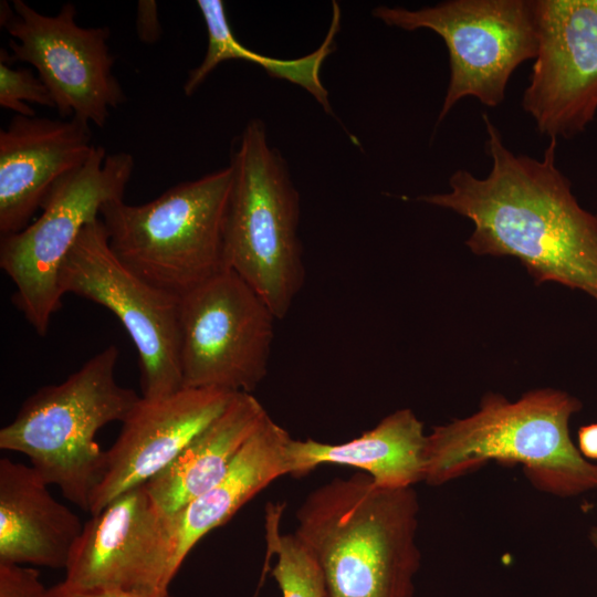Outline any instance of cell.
Returning a JSON list of instances; mask_svg holds the SVG:
<instances>
[{
    "mask_svg": "<svg viewBox=\"0 0 597 597\" xmlns=\"http://www.w3.org/2000/svg\"><path fill=\"white\" fill-rule=\"evenodd\" d=\"M134 169L125 151L106 154L95 145L86 161L49 191L38 219L1 237L0 266L15 286L12 302L39 335L62 306L61 266L85 226L103 206L123 199Z\"/></svg>",
    "mask_w": 597,
    "mask_h": 597,
    "instance_id": "52a82bcc",
    "label": "cell"
},
{
    "mask_svg": "<svg viewBox=\"0 0 597 597\" xmlns=\"http://www.w3.org/2000/svg\"><path fill=\"white\" fill-rule=\"evenodd\" d=\"M582 408L578 398L555 388L533 389L515 401L488 392L475 412L427 434L423 481L442 485L498 462L521 464L535 489L555 496L597 490V463L580 454L569 431Z\"/></svg>",
    "mask_w": 597,
    "mask_h": 597,
    "instance_id": "3957f363",
    "label": "cell"
},
{
    "mask_svg": "<svg viewBox=\"0 0 597 597\" xmlns=\"http://www.w3.org/2000/svg\"><path fill=\"white\" fill-rule=\"evenodd\" d=\"M46 597H172L169 590L158 593L127 591L118 589L81 590L60 582L48 588Z\"/></svg>",
    "mask_w": 597,
    "mask_h": 597,
    "instance_id": "cb8c5ba5",
    "label": "cell"
},
{
    "mask_svg": "<svg viewBox=\"0 0 597 597\" xmlns=\"http://www.w3.org/2000/svg\"><path fill=\"white\" fill-rule=\"evenodd\" d=\"M32 467L0 459V564L65 568L83 525Z\"/></svg>",
    "mask_w": 597,
    "mask_h": 597,
    "instance_id": "2e32d148",
    "label": "cell"
},
{
    "mask_svg": "<svg viewBox=\"0 0 597 597\" xmlns=\"http://www.w3.org/2000/svg\"><path fill=\"white\" fill-rule=\"evenodd\" d=\"M418 516L415 488H381L358 473L311 491L293 534L320 567L324 597H413Z\"/></svg>",
    "mask_w": 597,
    "mask_h": 597,
    "instance_id": "7a4b0ae2",
    "label": "cell"
},
{
    "mask_svg": "<svg viewBox=\"0 0 597 597\" xmlns=\"http://www.w3.org/2000/svg\"><path fill=\"white\" fill-rule=\"evenodd\" d=\"M171 558L169 515L140 484L83 525L62 582L81 590L166 591L176 576Z\"/></svg>",
    "mask_w": 597,
    "mask_h": 597,
    "instance_id": "4fadbf2b",
    "label": "cell"
},
{
    "mask_svg": "<svg viewBox=\"0 0 597 597\" xmlns=\"http://www.w3.org/2000/svg\"><path fill=\"white\" fill-rule=\"evenodd\" d=\"M283 510L282 503L269 502L265 507V555L275 557L270 573L282 597H324L323 577L313 556L294 534L280 531Z\"/></svg>",
    "mask_w": 597,
    "mask_h": 597,
    "instance_id": "44dd1931",
    "label": "cell"
},
{
    "mask_svg": "<svg viewBox=\"0 0 597 597\" xmlns=\"http://www.w3.org/2000/svg\"><path fill=\"white\" fill-rule=\"evenodd\" d=\"M234 394L181 388L161 398L140 397L105 451L104 473L91 498V515L167 468L224 410Z\"/></svg>",
    "mask_w": 597,
    "mask_h": 597,
    "instance_id": "5bb4252c",
    "label": "cell"
},
{
    "mask_svg": "<svg viewBox=\"0 0 597 597\" xmlns=\"http://www.w3.org/2000/svg\"><path fill=\"white\" fill-rule=\"evenodd\" d=\"M137 33L143 42L153 43L160 34L155 1H139L137 9Z\"/></svg>",
    "mask_w": 597,
    "mask_h": 597,
    "instance_id": "d4e9b609",
    "label": "cell"
},
{
    "mask_svg": "<svg viewBox=\"0 0 597 597\" xmlns=\"http://www.w3.org/2000/svg\"><path fill=\"white\" fill-rule=\"evenodd\" d=\"M292 437L269 415L242 447L227 473L210 489L169 515L172 569L209 532L226 524L271 482L290 474Z\"/></svg>",
    "mask_w": 597,
    "mask_h": 597,
    "instance_id": "e0dca14e",
    "label": "cell"
},
{
    "mask_svg": "<svg viewBox=\"0 0 597 597\" xmlns=\"http://www.w3.org/2000/svg\"><path fill=\"white\" fill-rule=\"evenodd\" d=\"M275 316L231 270L180 296L182 388L251 394L268 373Z\"/></svg>",
    "mask_w": 597,
    "mask_h": 597,
    "instance_id": "30bf717a",
    "label": "cell"
},
{
    "mask_svg": "<svg viewBox=\"0 0 597 597\" xmlns=\"http://www.w3.org/2000/svg\"><path fill=\"white\" fill-rule=\"evenodd\" d=\"M537 52L522 107L540 134L572 138L597 114V0H532Z\"/></svg>",
    "mask_w": 597,
    "mask_h": 597,
    "instance_id": "7c38bea8",
    "label": "cell"
},
{
    "mask_svg": "<svg viewBox=\"0 0 597 597\" xmlns=\"http://www.w3.org/2000/svg\"><path fill=\"white\" fill-rule=\"evenodd\" d=\"M0 8L1 25L13 38L12 55L1 49L0 59L34 66L61 117L103 128L109 109L126 100L113 72L109 29L80 27L72 3L55 15L42 14L23 0H13L12 7L2 1Z\"/></svg>",
    "mask_w": 597,
    "mask_h": 597,
    "instance_id": "8fae6325",
    "label": "cell"
},
{
    "mask_svg": "<svg viewBox=\"0 0 597 597\" xmlns=\"http://www.w3.org/2000/svg\"><path fill=\"white\" fill-rule=\"evenodd\" d=\"M426 440L422 421L411 409L402 408L343 443L292 438L287 449L290 474L298 478L321 464H339L364 471L381 488H413L425 479Z\"/></svg>",
    "mask_w": 597,
    "mask_h": 597,
    "instance_id": "ac0fdd59",
    "label": "cell"
},
{
    "mask_svg": "<svg viewBox=\"0 0 597 597\" xmlns=\"http://www.w3.org/2000/svg\"><path fill=\"white\" fill-rule=\"evenodd\" d=\"M208 34L207 51L202 62L192 69L184 84V93L192 95L206 81L209 74L223 61L243 60L255 63L276 78L290 81L302 86L331 112L328 94L321 82L320 70L326 56L335 50V35L339 29L341 11L334 2V14L325 40L316 51L294 60H280L259 54L244 45L234 36L230 27L226 7L221 0H198Z\"/></svg>",
    "mask_w": 597,
    "mask_h": 597,
    "instance_id": "ffe728a7",
    "label": "cell"
},
{
    "mask_svg": "<svg viewBox=\"0 0 597 597\" xmlns=\"http://www.w3.org/2000/svg\"><path fill=\"white\" fill-rule=\"evenodd\" d=\"M232 188L229 165L143 205L109 201L100 213L109 247L142 279L180 297L226 270Z\"/></svg>",
    "mask_w": 597,
    "mask_h": 597,
    "instance_id": "5b68a950",
    "label": "cell"
},
{
    "mask_svg": "<svg viewBox=\"0 0 597 597\" xmlns=\"http://www.w3.org/2000/svg\"><path fill=\"white\" fill-rule=\"evenodd\" d=\"M260 587H261V585L259 584V586H258V589L255 590V593H254V596H253V597H258V595H259V589H260Z\"/></svg>",
    "mask_w": 597,
    "mask_h": 597,
    "instance_id": "83f0119b",
    "label": "cell"
},
{
    "mask_svg": "<svg viewBox=\"0 0 597 597\" xmlns=\"http://www.w3.org/2000/svg\"><path fill=\"white\" fill-rule=\"evenodd\" d=\"M46 591L35 568L0 564V597H46Z\"/></svg>",
    "mask_w": 597,
    "mask_h": 597,
    "instance_id": "603a6c76",
    "label": "cell"
},
{
    "mask_svg": "<svg viewBox=\"0 0 597 597\" xmlns=\"http://www.w3.org/2000/svg\"><path fill=\"white\" fill-rule=\"evenodd\" d=\"M577 449L588 461H597V422L582 426L577 431Z\"/></svg>",
    "mask_w": 597,
    "mask_h": 597,
    "instance_id": "484cf974",
    "label": "cell"
},
{
    "mask_svg": "<svg viewBox=\"0 0 597 597\" xmlns=\"http://www.w3.org/2000/svg\"><path fill=\"white\" fill-rule=\"evenodd\" d=\"M482 118L492 160L488 176L455 170L448 192L418 200L469 219L472 253L514 258L536 284L578 290L597 304V214L579 205L557 167V139L549 138L542 159L515 154L489 115Z\"/></svg>",
    "mask_w": 597,
    "mask_h": 597,
    "instance_id": "6da1fadb",
    "label": "cell"
},
{
    "mask_svg": "<svg viewBox=\"0 0 597 597\" xmlns=\"http://www.w3.org/2000/svg\"><path fill=\"white\" fill-rule=\"evenodd\" d=\"M27 103L54 107L51 93L29 69H12L0 59V106L17 115L35 116Z\"/></svg>",
    "mask_w": 597,
    "mask_h": 597,
    "instance_id": "7402d4cb",
    "label": "cell"
},
{
    "mask_svg": "<svg viewBox=\"0 0 597 597\" xmlns=\"http://www.w3.org/2000/svg\"><path fill=\"white\" fill-rule=\"evenodd\" d=\"M233 169L226 269L237 273L285 317L305 281L298 238L300 196L280 151L270 146L261 119L248 122L232 153Z\"/></svg>",
    "mask_w": 597,
    "mask_h": 597,
    "instance_id": "8992f818",
    "label": "cell"
},
{
    "mask_svg": "<svg viewBox=\"0 0 597 597\" xmlns=\"http://www.w3.org/2000/svg\"><path fill=\"white\" fill-rule=\"evenodd\" d=\"M588 540H589L590 544L593 545V547L597 552V525L590 527V530L588 532Z\"/></svg>",
    "mask_w": 597,
    "mask_h": 597,
    "instance_id": "4316f807",
    "label": "cell"
},
{
    "mask_svg": "<svg viewBox=\"0 0 597 597\" xmlns=\"http://www.w3.org/2000/svg\"><path fill=\"white\" fill-rule=\"evenodd\" d=\"M268 415L252 394L235 392L176 460L145 483L157 505L172 514L214 485Z\"/></svg>",
    "mask_w": 597,
    "mask_h": 597,
    "instance_id": "d6986e66",
    "label": "cell"
},
{
    "mask_svg": "<svg viewBox=\"0 0 597 597\" xmlns=\"http://www.w3.org/2000/svg\"><path fill=\"white\" fill-rule=\"evenodd\" d=\"M90 124L14 115L0 130V233L27 228L52 187L91 155Z\"/></svg>",
    "mask_w": 597,
    "mask_h": 597,
    "instance_id": "9a60e30c",
    "label": "cell"
},
{
    "mask_svg": "<svg viewBox=\"0 0 597 597\" xmlns=\"http://www.w3.org/2000/svg\"><path fill=\"white\" fill-rule=\"evenodd\" d=\"M118 355L109 345L64 381L39 388L0 430V449L27 455L49 485L88 513L105 462L96 433L123 422L142 397L116 381Z\"/></svg>",
    "mask_w": 597,
    "mask_h": 597,
    "instance_id": "277c9868",
    "label": "cell"
},
{
    "mask_svg": "<svg viewBox=\"0 0 597 597\" xmlns=\"http://www.w3.org/2000/svg\"><path fill=\"white\" fill-rule=\"evenodd\" d=\"M63 295L76 294L116 315L139 358L142 397L182 388L180 297L148 283L114 253L101 218L87 223L59 274Z\"/></svg>",
    "mask_w": 597,
    "mask_h": 597,
    "instance_id": "9c48e42d",
    "label": "cell"
},
{
    "mask_svg": "<svg viewBox=\"0 0 597 597\" xmlns=\"http://www.w3.org/2000/svg\"><path fill=\"white\" fill-rule=\"evenodd\" d=\"M371 13L389 27L429 29L444 41L450 77L438 123L464 97L488 107L503 103L514 71L537 52L532 0H449L418 10L378 6Z\"/></svg>",
    "mask_w": 597,
    "mask_h": 597,
    "instance_id": "ba28073f",
    "label": "cell"
}]
</instances>
